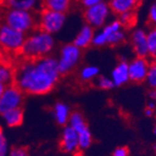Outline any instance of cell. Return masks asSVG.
Returning a JSON list of instances; mask_svg holds the SVG:
<instances>
[{
  "mask_svg": "<svg viewBox=\"0 0 156 156\" xmlns=\"http://www.w3.org/2000/svg\"><path fill=\"white\" fill-rule=\"evenodd\" d=\"M57 58L48 56L25 60L16 67L15 84L25 95L44 96L55 89L61 80Z\"/></svg>",
  "mask_w": 156,
  "mask_h": 156,
  "instance_id": "6da1fadb",
  "label": "cell"
},
{
  "mask_svg": "<svg viewBox=\"0 0 156 156\" xmlns=\"http://www.w3.org/2000/svg\"><path fill=\"white\" fill-rule=\"evenodd\" d=\"M55 47L56 39L54 35L36 28L27 34L21 55L25 60H37L51 56Z\"/></svg>",
  "mask_w": 156,
  "mask_h": 156,
  "instance_id": "7a4b0ae2",
  "label": "cell"
},
{
  "mask_svg": "<svg viewBox=\"0 0 156 156\" xmlns=\"http://www.w3.org/2000/svg\"><path fill=\"white\" fill-rule=\"evenodd\" d=\"M121 23L117 20L109 22L104 27L95 33L92 46L103 48L106 46L115 47L124 43L126 39V32Z\"/></svg>",
  "mask_w": 156,
  "mask_h": 156,
  "instance_id": "3957f363",
  "label": "cell"
},
{
  "mask_svg": "<svg viewBox=\"0 0 156 156\" xmlns=\"http://www.w3.org/2000/svg\"><path fill=\"white\" fill-rule=\"evenodd\" d=\"M3 23L25 34L37 28V16L34 11L8 9L3 15Z\"/></svg>",
  "mask_w": 156,
  "mask_h": 156,
  "instance_id": "277c9868",
  "label": "cell"
},
{
  "mask_svg": "<svg viewBox=\"0 0 156 156\" xmlns=\"http://www.w3.org/2000/svg\"><path fill=\"white\" fill-rule=\"evenodd\" d=\"M27 34L6 23H0V49L8 54H21Z\"/></svg>",
  "mask_w": 156,
  "mask_h": 156,
  "instance_id": "5b68a950",
  "label": "cell"
},
{
  "mask_svg": "<svg viewBox=\"0 0 156 156\" xmlns=\"http://www.w3.org/2000/svg\"><path fill=\"white\" fill-rule=\"evenodd\" d=\"M82 49L77 48L73 43L63 45L57 57L58 67L62 75L73 73L80 64L82 60Z\"/></svg>",
  "mask_w": 156,
  "mask_h": 156,
  "instance_id": "8992f818",
  "label": "cell"
},
{
  "mask_svg": "<svg viewBox=\"0 0 156 156\" xmlns=\"http://www.w3.org/2000/svg\"><path fill=\"white\" fill-rule=\"evenodd\" d=\"M67 16L65 13L43 9L37 15V28L50 34L60 33L65 26Z\"/></svg>",
  "mask_w": 156,
  "mask_h": 156,
  "instance_id": "52a82bcc",
  "label": "cell"
},
{
  "mask_svg": "<svg viewBox=\"0 0 156 156\" xmlns=\"http://www.w3.org/2000/svg\"><path fill=\"white\" fill-rule=\"evenodd\" d=\"M112 13L109 4L102 1L85 9L83 18L87 24L90 25L95 30H100L110 22Z\"/></svg>",
  "mask_w": 156,
  "mask_h": 156,
  "instance_id": "ba28073f",
  "label": "cell"
},
{
  "mask_svg": "<svg viewBox=\"0 0 156 156\" xmlns=\"http://www.w3.org/2000/svg\"><path fill=\"white\" fill-rule=\"evenodd\" d=\"M24 99L25 94L16 84L7 86L0 98V115L9 111L22 108Z\"/></svg>",
  "mask_w": 156,
  "mask_h": 156,
  "instance_id": "9c48e42d",
  "label": "cell"
},
{
  "mask_svg": "<svg viewBox=\"0 0 156 156\" xmlns=\"http://www.w3.org/2000/svg\"><path fill=\"white\" fill-rule=\"evenodd\" d=\"M150 62L147 58L136 57L128 62V71H129V79L131 82L136 84H140L146 81L148 75Z\"/></svg>",
  "mask_w": 156,
  "mask_h": 156,
  "instance_id": "30bf717a",
  "label": "cell"
},
{
  "mask_svg": "<svg viewBox=\"0 0 156 156\" xmlns=\"http://www.w3.org/2000/svg\"><path fill=\"white\" fill-rule=\"evenodd\" d=\"M60 147L66 153L74 154L79 151V138L77 132L69 125L63 126L60 140Z\"/></svg>",
  "mask_w": 156,
  "mask_h": 156,
  "instance_id": "8fae6325",
  "label": "cell"
},
{
  "mask_svg": "<svg viewBox=\"0 0 156 156\" xmlns=\"http://www.w3.org/2000/svg\"><path fill=\"white\" fill-rule=\"evenodd\" d=\"M130 44L136 57L148 58L147 32L142 28H136L130 34Z\"/></svg>",
  "mask_w": 156,
  "mask_h": 156,
  "instance_id": "7c38bea8",
  "label": "cell"
},
{
  "mask_svg": "<svg viewBox=\"0 0 156 156\" xmlns=\"http://www.w3.org/2000/svg\"><path fill=\"white\" fill-rule=\"evenodd\" d=\"M111 78L114 84V87H120L126 85L129 79V71H128V62L126 60H121L118 62L112 71Z\"/></svg>",
  "mask_w": 156,
  "mask_h": 156,
  "instance_id": "4fadbf2b",
  "label": "cell"
},
{
  "mask_svg": "<svg viewBox=\"0 0 156 156\" xmlns=\"http://www.w3.org/2000/svg\"><path fill=\"white\" fill-rule=\"evenodd\" d=\"M95 33V29L86 23L79 29V31H78V33L73 38V43L82 50L86 49L92 46Z\"/></svg>",
  "mask_w": 156,
  "mask_h": 156,
  "instance_id": "5bb4252c",
  "label": "cell"
},
{
  "mask_svg": "<svg viewBox=\"0 0 156 156\" xmlns=\"http://www.w3.org/2000/svg\"><path fill=\"white\" fill-rule=\"evenodd\" d=\"M72 110L70 106L63 101H57L52 108V115L55 122L61 126L68 125Z\"/></svg>",
  "mask_w": 156,
  "mask_h": 156,
  "instance_id": "9a60e30c",
  "label": "cell"
},
{
  "mask_svg": "<svg viewBox=\"0 0 156 156\" xmlns=\"http://www.w3.org/2000/svg\"><path fill=\"white\" fill-rule=\"evenodd\" d=\"M108 4L112 12L118 16L126 12L135 11L139 5L136 0H110Z\"/></svg>",
  "mask_w": 156,
  "mask_h": 156,
  "instance_id": "2e32d148",
  "label": "cell"
},
{
  "mask_svg": "<svg viewBox=\"0 0 156 156\" xmlns=\"http://www.w3.org/2000/svg\"><path fill=\"white\" fill-rule=\"evenodd\" d=\"M16 67L10 62L6 61H0V83L5 87L15 84Z\"/></svg>",
  "mask_w": 156,
  "mask_h": 156,
  "instance_id": "e0dca14e",
  "label": "cell"
},
{
  "mask_svg": "<svg viewBox=\"0 0 156 156\" xmlns=\"http://www.w3.org/2000/svg\"><path fill=\"white\" fill-rule=\"evenodd\" d=\"M4 124L9 127H18L23 123L24 112L23 108H18L2 114Z\"/></svg>",
  "mask_w": 156,
  "mask_h": 156,
  "instance_id": "ac0fdd59",
  "label": "cell"
},
{
  "mask_svg": "<svg viewBox=\"0 0 156 156\" xmlns=\"http://www.w3.org/2000/svg\"><path fill=\"white\" fill-rule=\"evenodd\" d=\"M43 9L67 13L73 5V0H41Z\"/></svg>",
  "mask_w": 156,
  "mask_h": 156,
  "instance_id": "d6986e66",
  "label": "cell"
},
{
  "mask_svg": "<svg viewBox=\"0 0 156 156\" xmlns=\"http://www.w3.org/2000/svg\"><path fill=\"white\" fill-rule=\"evenodd\" d=\"M8 9H16L28 11H34L38 8L40 0H5Z\"/></svg>",
  "mask_w": 156,
  "mask_h": 156,
  "instance_id": "ffe728a7",
  "label": "cell"
},
{
  "mask_svg": "<svg viewBox=\"0 0 156 156\" xmlns=\"http://www.w3.org/2000/svg\"><path fill=\"white\" fill-rule=\"evenodd\" d=\"M68 125L70 126H72L77 132V134H80V133L84 132L85 130L88 129L87 123L85 119L83 113L78 111L72 112Z\"/></svg>",
  "mask_w": 156,
  "mask_h": 156,
  "instance_id": "44dd1931",
  "label": "cell"
},
{
  "mask_svg": "<svg viewBox=\"0 0 156 156\" xmlns=\"http://www.w3.org/2000/svg\"><path fill=\"white\" fill-rule=\"evenodd\" d=\"M100 76V68L96 65H86L79 71V78L83 82H91Z\"/></svg>",
  "mask_w": 156,
  "mask_h": 156,
  "instance_id": "7402d4cb",
  "label": "cell"
},
{
  "mask_svg": "<svg viewBox=\"0 0 156 156\" xmlns=\"http://www.w3.org/2000/svg\"><path fill=\"white\" fill-rule=\"evenodd\" d=\"M147 45L149 58L152 61L156 60V27H151L147 32Z\"/></svg>",
  "mask_w": 156,
  "mask_h": 156,
  "instance_id": "603a6c76",
  "label": "cell"
},
{
  "mask_svg": "<svg viewBox=\"0 0 156 156\" xmlns=\"http://www.w3.org/2000/svg\"><path fill=\"white\" fill-rule=\"evenodd\" d=\"M78 138H79V149L81 151H86L89 149L92 145L93 136L89 128L80 134H78Z\"/></svg>",
  "mask_w": 156,
  "mask_h": 156,
  "instance_id": "cb8c5ba5",
  "label": "cell"
},
{
  "mask_svg": "<svg viewBox=\"0 0 156 156\" xmlns=\"http://www.w3.org/2000/svg\"><path fill=\"white\" fill-rule=\"evenodd\" d=\"M136 15L135 11L126 12V13H124V14H121L118 16V21L121 23L124 29L133 27L136 23Z\"/></svg>",
  "mask_w": 156,
  "mask_h": 156,
  "instance_id": "d4e9b609",
  "label": "cell"
},
{
  "mask_svg": "<svg viewBox=\"0 0 156 156\" xmlns=\"http://www.w3.org/2000/svg\"><path fill=\"white\" fill-rule=\"evenodd\" d=\"M151 89H156V60L151 62L148 75L145 81Z\"/></svg>",
  "mask_w": 156,
  "mask_h": 156,
  "instance_id": "484cf974",
  "label": "cell"
},
{
  "mask_svg": "<svg viewBox=\"0 0 156 156\" xmlns=\"http://www.w3.org/2000/svg\"><path fill=\"white\" fill-rule=\"evenodd\" d=\"M95 82H96L97 87L101 90H111L114 87V84L112 80V78L108 76L100 75L95 80Z\"/></svg>",
  "mask_w": 156,
  "mask_h": 156,
  "instance_id": "4316f807",
  "label": "cell"
},
{
  "mask_svg": "<svg viewBox=\"0 0 156 156\" xmlns=\"http://www.w3.org/2000/svg\"><path fill=\"white\" fill-rule=\"evenodd\" d=\"M10 151L8 139L4 130L0 126V156H9Z\"/></svg>",
  "mask_w": 156,
  "mask_h": 156,
  "instance_id": "83f0119b",
  "label": "cell"
},
{
  "mask_svg": "<svg viewBox=\"0 0 156 156\" xmlns=\"http://www.w3.org/2000/svg\"><path fill=\"white\" fill-rule=\"evenodd\" d=\"M148 20L151 27H156V1H154L149 8Z\"/></svg>",
  "mask_w": 156,
  "mask_h": 156,
  "instance_id": "f1b7e54d",
  "label": "cell"
},
{
  "mask_svg": "<svg viewBox=\"0 0 156 156\" xmlns=\"http://www.w3.org/2000/svg\"><path fill=\"white\" fill-rule=\"evenodd\" d=\"M9 156H31V154L26 148L18 146L10 149Z\"/></svg>",
  "mask_w": 156,
  "mask_h": 156,
  "instance_id": "f546056e",
  "label": "cell"
},
{
  "mask_svg": "<svg viewBox=\"0 0 156 156\" xmlns=\"http://www.w3.org/2000/svg\"><path fill=\"white\" fill-rule=\"evenodd\" d=\"M112 156H129V151L126 147H118L116 148Z\"/></svg>",
  "mask_w": 156,
  "mask_h": 156,
  "instance_id": "4dcf8cb0",
  "label": "cell"
},
{
  "mask_svg": "<svg viewBox=\"0 0 156 156\" xmlns=\"http://www.w3.org/2000/svg\"><path fill=\"white\" fill-rule=\"evenodd\" d=\"M79 1H80L81 5H82L85 9H87V8H89V7H91V6L96 5V4H98V3L102 2L103 0H79Z\"/></svg>",
  "mask_w": 156,
  "mask_h": 156,
  "instance_id": "1f68e13d",
  "label": "cell"
},
{
  "mask_svg": "<svg viewBox=\"0 0 156 156\" xmlns=\"http://www.w3.org/2000/svg\"><path fill=\"white\" fill-rule=\"evenodd\" d=\"M144 114L146 117H149V118H151V117H153L154 114H155V110H152L151 108H148L146 107L145 111H144Z\"/></svg>",
  "mask_w": 156,
  "mask_h": 156,
  "instance_id": "d6a6232c",
  "label": "cell"
},
{
  "mask_svg": "<svg viewBox=\"0 0 156 156\" xmlns=\"http://www.w3.org/2000/svg\"><path fill=\"white\" fill-rule=\"evenodd\" d=\"M149 98L151 101H153L156 103V89H151L149 91Z\"/></svg>",
  "mask_w": 156,
  "mask_h": 156,
  "instance_id": "836d02e7",
  "label": "cell"
},
{
  "mask_svg": "<svg viewBox=\"0 0 156 156\" xmlns=\"http://www.w3.org/2000/svg\"><path fill=\"white\" fill-rule=\"evenodd\" d=\"M147 107H148V108H151V109H152V110H156V103L153 102V101H150V102L148 103Z\"/></svg>",
  "mask_w": 156,
  "mask_h": 156,
  "instance_id": "e575fe53",
  "label": "cell"
},
{
  "mask_svg": "<svg viewBox=\"0 0 156 156\" xmlns=\"http://www.w3.org/2000/svg\"><path fill=\"white\" fill-rule=\"evenodd\" d=\"M5 86L3 85V84H1L0 83V98H1V96H2V94H3V92H4V90H5Z\"/></svg>",
  "mask_w": 156,
  "mask_h": 156,
  "instance_id": "d590c367",
  "label": "cell"
},
{
  "mask_svg": "<svg viewBox=\"0 0 156 156\" xmlns=\"http://www.w3.org/2000/svg\"><path fill=\"white\" fill-rule=\"evenodd\" d=\"M153 135L156 136V125L154 126V127H153Z\"/></svg>",
  "mask_w": 156,
  "mask_h": 156,
  "instance_id": "8d00e7d4",
  "label": "cell"
},
{
  "mask_svg": "<svg viewBox=\"0 0 156 156\" xmlns=\"http://www.w3.org/2000/svg\"><path fill=\"white\" fill-rule=\"evenodd\" d=\"M152 148H153V150H154V151H156V142H155V143L153 144V147H152Z\"/></svg>",
  "mask_w": 156,
  "mask_h": 156,
  "instance_id": "74e56055",
  "label": "cell"
},
{
  "mask_svg": "<svg viewBox=\"0 0 156 156\" xmlns=\"http://www.w3.org/2000/svg\"><path fill=\"white\" fill-rule=\"evenodd\" d=\"M136 1H138V3L140 4V3H141V2H143L144 0H136Z\"/></svg>",
  "mask_w": 156,
  "mask_h": 156,
  "instance_id": "f35d334b",
  "label": "cell"
}]
</instances>
